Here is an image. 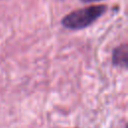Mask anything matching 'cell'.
<instances>
[{
	"label": "cell",
	"instance_id": "1",
	"mask_svg": "<svg viewBox=\"0 0 128 128\" xmlns=\"http://www.w3.org/2000/svg\"><path fill=\"white\" fill-rule=\"evenodd\" d=\"M106 9L107 7L104 5H97L73 11L62 19V25L67 29L82 30L98 20Z\"/></svg>",
	"mask_w": 128,
	"mask_h": 128
},
{
	"label": "cell",
	"instance_id": "2",
	"mask_svg": "<svg viewBox=\"0 0 128 128\" xmlns=\"http://www.w3.org/2000/svg\"><path fill=\"white\" fill-rule=\"evenodd\" d=\"M127 45L123 44L119 46L113 52V64L117 66H123L124 68L127 67Z\"/></svg>",
	"mask_w": 128,
	"mask_h": 128
},
{
	"label": "cell",
	"instance_id": "3",
	"mask_svg": "<svg viewBox=\"0 0 128 128\" xmlns=\"http://www.w3.org/2000/svg\"><path fill=\"white\" fill-rule=\"evenodd\" d=\"M98 1H102V0H82V2L84 3H91V2H98Z\"/></svg>",
	"mask_w": 128,
	"mask_h": 128
}]
</instances>
